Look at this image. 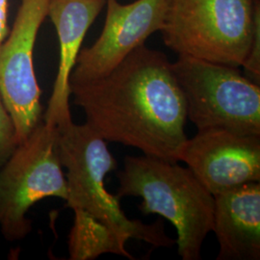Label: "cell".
<instances>
[{"instance_id": "13", "label": "cell", "mask_w": 260, "mask_h": 260, "mask_svg": "<svg viewBox=\"0 0 260 260\" xmlns=\"http://www.w3.org/2000/svg\"><path fill=\"white\" fill-rule=\"evenodd\" d=\"M14 121L0 96V168L19 146Z\"/></svg>"}, {"instance_id": "8", "label": "cell", "mask_w": 260, "mask_h": 260, "mask_svg": "<svg viewBox=\"0 0 260 260\" xmlns=\"http://www.w3.org/2000/svg\"><path fill=\"white\" fill-rule=\"evenodd\" d=\"M169 0H136L121 4L106 0V16L101 35L91 47L81 48L70 84L103 77L153 33L164 26Z\"/></svg>"}, {"instance_id": "12", "label": "cell", "mask_w": 260, "mask_h": 260, "mask_svg": "<svg viewBox=\"0 0 260 260\" xmlns=\"http://www.w3.org/2000/svg\"><path fill=\"white\" fill-rule=\"evenodd\" d=\"M75 221L69 235L70 259L92 260L104 253L134 259L126 250L128 237L116 233L82 209H74Z\"/></svg>"}, {"instance_id": "5", "label": "cell", "mask_w": 260, "mask_h": 260, "mask_svg": "<svg viewBox=\"0 0 260 260\" xmlns=\"http://www.w3.org/2000/svg\"><path fill=\"white\" fill-rule=\"evenodd\" d=\"M172 70L198 130L220 128L260 136V85L240 68L179 55Z\"/></svg>"}, {"instance_id": "14", "label": "cell", "mask_w": 260, "mask_h": 260, "mask_svg": "<svg viewBox=\"0 0 260 260\" xmlns=\"http://www.w3.org/2000/svg\"><path fill=\"white\" fill-rule=\"evenodd\" d=\"M242 68L244 75L252 82L260 85V14L255 19L250 51Z\"/></svg>"}, {"instance_id": "9", "label": "cell", "mask_w": 260, "mask_h": 260, "mask_svg": "<svg viewBox=\"0 0 260 260\" xmlns=\"http://www.w3.org/2000/svg\"><path fill=\"white\" fill-rule=\"evenodd\" d=\"M180 162L213 196L260 182V136L220 128L198 130L187 140Z\"/></svg>"}, {"instance_id": "6", "label": "cell", "mask_w": 260, "mask_h": 260, "mask_svg": "<svg viewBox=\"0 0 260 260\" xmlns=\"http://www.w3.org/2000/svg\"><path fill=\"white\" fill-rule=\"evenodd\" d=\"M46 198L67 201L68 186L58 129L43 121L0 168V230L7 241H21L31 233L27 213Z\"/></svg>"}, {"instance_id": "7", "label": "cell", "mask_w": 260, "mask_h": 260, "mask_svg": "<svg viewBox=\"0 0 260 260\" xmlns=\"http://www.w3.org/2000/svg\"><path fill=\"white\" fill-rule=\"evenodd\" d=\"M47 5L48 0H21L12 28L0 43V96L15 123L19 144L44 121L34 48Z\"/></svg>"}, {"instance_id": "15", "label": "cell", "mask_w": 260, "mask_h": 260, "mask_svg": "<svg viewBox=\"0 0 260 260\" xmlns=\"http://www.w3.org/2000/svg\"><path fill=\"white\" fill-rule=\"evenodd\" d=\"M9 0H0V43L9 33Z\"/></svg>"}, {"instance_id": "10", "label": "cell", "mask_w": 260, "mask_h": 260, "mask_svg": "<svg viewBox=\"0 0 260 260\" xmlns=\"http://www.w3.org/2000/svg\"><path fill=\"white\" fill-rule=\"evenodd\" d=\"M106 0H48L47 17L53 23L59 41V66L44 121L56 127L73 121L70 99V76L75 68L84 39L105 7Z\"/></svg>"}, {"instance_id": "4", "label": "cell", "mask_w": 260, "mask_h": 260, "mask_svg": "<svg viewBox=\"0 0 260 260\" xmlns=\"http://www.w3.org/2000/svg\"><path fill=\"white\" fill-rule=\"evenodd\" d=\"M260 0H169L163 43L177 55L242 68Z\"/></svg>"}, {"instance_id": "2", "label": "cell", "mask_w": 260, "mask_h": 260, "mask_svg": "<svg viewBox=\"0 0 260 260\" xmlns=\"http://www.w3.org/2000/svg\"><path fill=\"white\" fill-rule=\"evenodd\" d=\"M117 197H139L142 213L158 214L177 229V252L183 260L202 258L212 232L214 196L188 167L158 158L126 156L117 173Z\"/></svg>"}, {"instance_id": "3", "label": "cell", "mask_w": 260, "mask_h": 260, "mask_svg": "<svg viewBox=\"0 0 260 260\" xmlns=\"http://www.w3.org/2000/svg\"><path fill=\"white\" fill-rule=\"evenodd\" d=\"M57 129L59 158L67 170L68 207L82 209L116 233L155 248L176 243L166 235L161 221L149 224L128 219L121 208L120 199L106 190L105 177L116 171L118 164L105 140L86 122L71 121Z\"/></svg>"}, {"instance_id": "1", "label": "cell", "mask_w": 260, "mask_h": 260, "mask_svg": "<svg viewBox=\"0 0 260 260\" xmlns=\"http://www.w3.org/2000/svg\"><path fill=\"white\" fill-rule=\"evenodd\" d=\"M70 90L86 123L106 142L180 162L188 140L185 99L163 52L143 45L107 75Z\"/></svg>"}, {"instance_id": "11", "label": "cell", "mask_w": 260, "mask_h": 260, "mask_svg": "<svg viewBox=\"0 0 260 260\" xmlns=\"http://www.w3.org/2000/svg\"><path fill=\"white\" fill-rule=\"evenodd\" d=\"M212 232L220 247L217 259H260V182L214 196Z\"/></svg>"}]
</instances>
